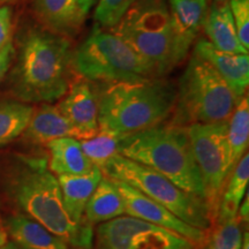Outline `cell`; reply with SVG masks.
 Segmentation results:
<instances>
[{
    "label": "cell",
    "instance_id": "1",
    "mask_svg": "<svg viewBox=\"0 0 249 249\" xmlns=\"http://www.w3.org/2000/svg\"><path fill=\"white\" fill-rule=\"evenodd\" d=\"M1 186L8 201L21 213L44 225L70 246L90 249L92 226H77L67 216L57 176L45 157L17 155L6 164Z\"/></svg>",
    "mask_w": 249,
    "mask_h": 249
},
{
    "label": "cell",
    "instance_id": "2",
    "mask_svg": "<svg viewBox=\"0 0 249 249\" xmlns=\"http://www.w3.org/2000/svg\"><path fill=\"white\" fill-rule=\"evenodd\" d=\"M71 43L51 31H28L9 76L11 91L23 103L51 104L70 88Z\"/></svg>",
    "mask_w": 249,
    "mask_h": 249
},
{
    "label": "cell",
    "instance_id": "3",
    "mask_svg": "<svg viewBox=\"0 0 249 249\" xmlns=\"http://www.w3.org/2000/svg\"><path fill=\"white\" fill-rule=\"evenodd\" d=\"M174 86L157 79L108 83L98 93L99 130L129 135L163 124L173 113Z\"/></svg>",
    "mask_w": 249,
    "mask_h": 249
},
{
    "label": "cell",
    "instance_id": "4",
    "mask_svg": "<svg viewBox=\"0 0 249 249\" xmlns=\"http://www.w3.org/2000/svg\"><path fill=\"white\" fill-rule=\"evenodd\" d=\"M119 155L156 171L183 191L205 201L203 180L185 127L160 124L124 135L120 141Z\"/></svg>",
    "mask_w": 249,
    "mask_h": 249
},
{
    "label": "cell",
    "instance_id": "5",
    "mask_svg": "<svg viewBox=\"0 0 249 249\" xmlns=\"http://www.w3.org/2000/svg\"><path fill=\"white\" fill-rule=\"evenodd\" d=\"M110 31L144 59L156 76L179 64L172 20L164 0H136Z\"/></svg>",
    "mask_w": 249,
    "mask_h": 249
},
{
    "label": "cell",
    "instance_id": "6",
    "mask_svg": "<svg viewBox=\"0 0 249 249\" xmlns=\"http://www.w3.org/2000/svg\"><path fill=\"white\" fill-rule=\"evenodd\" d=\"M240 98L222 76L197 54L193 53L177 91L173 126L227 121Z\"/></svg>",
    "mask_w": 249,
    "mask_h": 249
},
{
    "label": "cell",
    "instance_id": "7",
    "mask_svg": "<svg viewBox=\"0 0 249 249\" xmlns=\"http://www.w3.org/2000/svg\"><path fill=\"white\" fill-rule=\"evenodd\" d=\"M101 171L107 178L138 189L188 225L207 233L213 226V218L203 198L183 191L171 180L144 165L116 155L104 164Z\"/></svg>",
    "mask_w": 249,
    "mask_h": 249
},
{
    "label": "cell",
    "instance_id": "8",
    "mask_svg": "<svg viewBox=\"0 0 249 249\" xmlns=\"http://www.w3.org/2000/svg\"><path fill=\"white\" fill-rule=\"evenodd\" d=\"M71 67L89 82L154 79L150 65L112 31L95 27L85 42L71 53Z\"/></svg>",
    "mask_w": 249,
    "mask_h": 249
},
{
    "label": "cell",
    "instance_id": "9",
    "mask_svg": "<svg viewBox=\"0 0 249 249\" xmlns=\"http://www.w3.org/2000/svg\"><path fill=\"white\" fill-rule=\"evenodd\" d=\"M227 121L192 124L185 127L193 156L203 180L205 202L209 208L213 223L216 218L224 185L231 173L227 144Z\"/></svg>",
    "mask_w": 249,
    "mask_h": 249
},
{
    "label": "cell",
    "instance_id": "10",
    "mask_svg": "<svg viewBox=\"0 0 249 249\" xmlns=\"http://www.w3.org/2000/svg\"><path fill=\"white\" fill-rule=\"evenodd\" d=\"M92 240L95 249H193L197 246L178 233L126 214L98 224Z\"/></svg>",
    "mask_w": 249,
    "mask_h": 249
},
{
    "label": "cell",
    "instance_id": "11",
    "mask_svg": "<svg viewBox=\"0 0 249 249\" xmlns=\"http://www.w3.org/2000/svg\"><path fill=\"white\" fill-rule=\"evenodd\" d=\"M112 180V179H111ZM124 204V214L144 220L154 225L164 227L169 231L176 232L195 245L201 246L207 240L208 233L182 222L176 214L157 203L147 195L133 188L127 183L113 180Z\"/></svg>",
    "mask_w": 249,
    "mask_h": 249
},
{
    "label": "cell",
    "instance_id": "12",
    "mask_svg": "<svg viewBox=\"0 0 249 249\" xmlns=\"http://www.w3.org/2000/svg\"><path fill=\"white\" fill-rule=\"evenodd\" d=\"M57 107L79 141L88 140L98 133V92L89 81L81 80L70 85Z\"/></svg>",
    "mask_w": 249,
    "mask_h": 249
},
{
    "label": "cell",
    "instance_id": "13",
    "mask_svg": "<svg viewBox=\"0 0 249 249\" xmlns=\"http://www.w3.org/2000/svg\"><path fill=\"white\" fill-rule=\"evenodd\" d=\"M194 53L205 60L231 88L238 98L247 93L249 86L248 53H231L214 48L208 39H200Z\"/></svg>",
    "mask_w": 249,
    "mask_h": 249
},
{
    "label": "cell",
    "instance_id": "14",
    "mask_svg": "<svg viewBox=\"0 0 249 249\" xmlns=\"http://www.w3.org/2000/svg\"><path fill=\"white\" fill-rule=\"evenodd\" d=\"M172 20L178 62L188 54L189 48L198 31L204 26L208 15L207 0H167Z\"/></svg>",
    "mask_w": 249,
    "mask_h": 249
},
{
    "label": "cell",
    "instance_id": "15",
    "mask_svg": "<svg viewBox=\"0 0 249 249\" xmlns=\"http://www.w3.org/2000/svg\"><path fill=\"white\" fill-rule=\"evenodd\" d=\"M103 177H104L103 172L97 166H93L88 173L80 174V176L57 177L60 185L65 210L75 225H89L85 220L86 205Z\"/></svg>",
    "mask_w": 249,
    "mask_h": 249
},
{
    "label": "cell",
    "instance_id": "16",
    "mask_svg": "<svg viewBox=\"0 0 249 249\" xmlns=\"http://www.w3.org/2000/svg\"><path fill=\"white\" fill-rule=\"evenodd\" d=\"M4 227L21 249H70V245L60 236L21 213L6 217Z\"/></svg>",
    "mask_w": 249,
    "mask_h": 249
},
{
    "label": "cell",
    "instance_id": "17",
    "mask_svg": "<svg viewBox=\"0 0 249 249\" xmlns=\"http://www.w3.org/2000/svg\"><path fill=\"white\" fill-rule=\"evenodd\" d=\"M34 6L51 33L61 36L76 34L86 20L77 0H34Z\"/></svg>",
    "mask_w": 249,
    "mask_h": 249
},
{
    "label": "cell",
    "instance_id": "18",
    "mask_svg": "<svg viewBox=\"0 0 249 249\" xmlns=\"http://www.w3.org/2000/svg\"><path fill=\"white\" fill-rule=\"evenodd\" d=\"M205 35L214 48L231 53H248L239 40L229 0H216L204 22Z\"/></svg>",
    "mask_w": 249,
    "mask_h": 249
},
{
    "label": "cell",
    "instance_id": "19",
    "mask_svg": "<svg viewBox=\"0 0 249 249\" xmlns=\"http://www.w3.org/2000/svg\"><path fill=\"white\" fill-rule=\"evenodd\" d=\"M24 138L36 144H48L55 139L75 138V133L57 105L42 104L34 111L24 130Z\"/></svg>",
    "mask_w": 249,
    "mask_h": 249
},
{
    "label": "cell",
    "instance_id": "20",
    "mask_svg": "<svg viewBox=\"0 0 249 249\" xmlns=\"http://www.w3.org/2000/svg\"><path fill=\"white\" fill-rule=\"evenodd\" d=\"M50 158L49 169L54 176H80L88 173L95 166L74 138L55 139L46 144Z\"/></svg>",
    "mask_w": 249,
    "mask_h": 249
},
{
    "label": "cell",
    "instance_id": "21",
    "mask_svg": "<svg viewBox=\"0 0 249 249\" xmlns=\"http://www.w3.org/2000/svg\"><path fill=\"white\" fill-rule=\"evenodd\" d=\"M124 214V204L123 197L113 180L104 176L87 202L85 220L92 226L108 222Z\"/></svg>",
    "mask_w": 249,
    "mask_h": 249
},
{
    "label": "cell",
    "instance_id": "22",
    "mask_svg": "<svg viewBox=\"0 0 249 249\" xmlns=\"http://www.w3.org/2000/svg\"><path fill=\"white\" fill-rule=\"evenodd\" d=\"M248 181L249 156L248 152H246L240 158V160L236 163L232 172L230 173L229 178L226 179V185H224L219 203H218L216 218L238 216L239 205H240L246 193H247Z\"/></svg>",
    "mask_w": 249,
    "mask_h": 249
},
{
    "label": "cell",
    "instance_id": "23",
    "mask_svg": "<svg viewBox=\"0 0 249 249\" xmlns=\"http://www.w3.org/2000/svg\"><path fill=\"white\" fill-rule=\"evenodd\" d=\"M249 143V101L246 93L240 98L227 121V144L230 154V169L240 160V158L248 150Z\"/></svg>",
    "mask_w": 249,
    "mask_h": 249
},
{
    "label": "cell",
    "instance_id": "24",
    "mask_svg": "<svg viewBox=\"0 0 249 249\" xmlns=\"http://www.w3.org/2000/svg\"><path fill=\"white\" fill-rule=\"evenodd\" d=\"M35 108L21 101H0V147L24 133Z\"/></svg>",
    "mask_w": 249,
    "mask_h": 249
},
{
    "label": "cell",
    "instance_id": "25",
    "mask_svg": "<svg viewBox=\"0 0 249 249\" xmlns=\"http://www.w3.org/2000/svg\"><path fill=\"white\" fill-rule=\"evenodd\" d=\"M209 231L205 249H241L244 231L238 216L216 218Z\"/></svg>",
    "mask_w": 249,
    "mask_h": 249
},
{
    "label": "cell",
    "instance_id": "26",
    "mask_svg": "<svg viewBox=\"0 0 249 249\" xmlns=\"http://www.w3.org/2000/svg\"><path fill=\"white\" fill-rule=\"evenodd\" d=\"M124 136L105 130H98L95 136L88 140H82L80 143L83 152L90 161L98 169H102L110 158L119 155L120 141Z\"/></svg>",
    "mask_w": 249,
    "mask_h": 249
},
{
    "label": "cell",
    "instance_id": "27",
    "mask_svg": "<svg viewBox=\"0 0 249 249\" xmlns=\"http://www.w3.org/2000/svg\"><path fill=\"white\" fill-rule=\"evenodd\" d=\"M136 0H98L95 20L98 27L111 29L123 18Z\"/></svg>",
    "mask_w": 249,
    "mask_h": 249
},
{
    "label": "cell",
    "instance_id": "28",
    "mask_svg": "<svg viewBox=\"0 0 249 249\" xmlns=\"http://www.w3.org/2000/svg\"><path fill=\"white\" fill-rule=\"evenodd\" d=\"M236 33L242 46L249 50V0H229Z\"/></svg>",
    "mask_w": 249,
    "mask_h": 249
},
{
    "label": "cell",
    "instance_id": "29",
    "mask_svg": "<svg viewBox=\"0 0 249 249\" xmlns=\"http://www.w3.org/2000/svg\"><path fill=\"white\" fill-rule=\"evenodd\" d=\"M12 11L8 6H0V50L12 40Z\"/></svg>",
    "mask_w": 249,
    "mask_h": 249
},
{
    "label": "cell",
    "instance_id": "30",
    "mask_svg": "<svg viewBox=\"0 0 249 249\" xmlns=\"http://www.w3.org/2000/svg\"><path fill=\"white\" fill-rule=\"evenodd\" d=\"M14 54L15 49L12 40L0 50V82H1L6 74H7L9 68H11Z\"/></svg>",
    "mask_w": 249,
    "mask_h": 249
},
{
    "label": "cell",
    "instance_id": "31",
    "mask_svg": "<svg viewBox=\"0 0 249 249\" xmlns=\"http://www.w3.org/2000/svg\"><path fill=\"white\" fill-rule=\"evenodd\" d=\"M238 219L240 220L241 224H247L249 219V194L246 193L244 200L239 205L238 209Z\"/></svg>",
    "mask_w": 249,
    "mask_h": 249
},
{
    "label": "cell",
    "instance_id": "32",
    "mask_svg": "<svg viewBox=\"0 0 249 249\" xmlns=\"http://www.w3.org/2000/svg\"><path fill=\"white\" fill-rule=\"evenodd\" d=\"M97 1L98 0H77L81 11H82V13L85 14L86 17L88 15L90 9L93 7V5H95Z\"/></svg>",
    "mask_w": 249,
    "mask_h": 249
},
{
    "label": "cell",
    "instance_id": "33",
    "mask_svg": "<svg viewBox=\"0 0 249 249\" xmlns=\"http://www.w3.org/2000/svg\"><path fill=\"white\" fill-rule=\"evenodd\" d=\"M7 241H8L7 232H6L5 227L0 224V247H1V246H4Z\"/></svg>",
    "mask_w": 249,
    "mask_h": 249
},
{
    "label": "cell",
    "instance_id": "34",
    "mask_svg": "<svg viewBox=\"0 0 249 249\" xmlns=\"http://www.w3.org/2000/svg\"><path fill=\"white\" fill-rule=\"evenodd\" d=\"M241 249H249V233H248V231L244 232V239H242Z\"/></svg>",
    "mask_w": 249,
    "mask_h": 249
},
{
    "label": "cell",
    "instance_id": "35",
    "mask_svg": "<svg viewBox=\"0 0 249 249\" xmlns=\"http://www.w3.org/2000/svg\"><path fill=\"white\" fill-rule=\"evenodd\" d=\"M0 249H21L13 241H7L4 246H1Z\"/></svg>",
    "mask_w": 249,
    "mask_h": 249
},
{
    "label": "cell",
    "instance_id": "36",
    "mask_svg": "<svg viewBox=\"0 0 249 249\" xmlns=\"http://www.w3.org/2000/svg\"><path fill=\"white\" fill-rule=\"evenodd\" d=\"M1 2H6V1H12V0H0Z\"/></svg>",
    "mask_w": 249,
    "mask_h": 249
},
{
    "label": "cell",
    "instance_id": "37",
    "mask_svg": "<svg viewBox=\"0 0 249 249\" xmlns=\"http://www.w3.org/2000/svg\"><path fill=\"white\" fill-rule=\"evenodd\" d=\"M193 249H201V248H200V246H195V247Z\"/></svg>",
    "mask_w": 249,
    "mask_h": 249
}]
</instances>
